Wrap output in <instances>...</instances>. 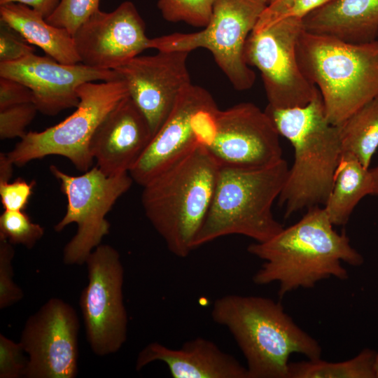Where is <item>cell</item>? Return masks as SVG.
<instances>
[{"mask_svg": "<svg viewBox=\"0 0 378 378\" xmlns=\"http://www.w3.org/2000/svg\"><path fill=\"white\" fill-rule=\"evenodd\" d=\"M79 103L76 111L58 124L41 132H29L7 153L14 164L21 167L48 155L66 158L85 172L94 160L92 139L108 113L128 97L125 80L118 78L89 82L78 88Z\"/></svg>", "mask_w": 378, "mask_h": 378, "instance_id": "7", "label": "cell"}, {"mask_svg": "<svg viewBox=\"0 0 378 378\" xmlns=\"http://www.w3.org/2000/svg\"><path fill=\"white\" fill-rule=\"evenodd\" d=\"M100 0H61L46 20L52 25L66 29L72 35L94 13Z\"/></svg>", "mask_w": 378, "mask_h": 378, "instance_id": "27", "label": "cell"}, {"mask_svg": "<svg viewBox=\"0 0 378 378\" xmlns=\"http://www.w3.org/2000/svg\"><path fill=\"white\" fill-rule=\"evenodd\" d=\"M80 62L115 69L148 49L146 25L136 6L125 1L111 12L100 9L73 34Z\"/></svg>", "mask_w": 378, "mask_h": 378, "instance_id": "17", "label": "cell"}, {"mask_svg": "<svg viewBox=\"0 0 378 378\" xmlns=\"http://www.w3.org/2000/svg\"><path fill=\"white\" fill-rule=\"evenodd\" d=\"M13 162L7 153H0V183L9 182L13 171Z\"/></svg>", "mask_w": 378, "mask_h": 378, "instance_id": "37", "label": "cell"}, {"mask_svg": "<svg viewBox=\"0 0 378 378\" xmlns=\"http://www.w3.org/2000/svg\"><path fill=\"white\" fill-rule=\"evenodd\" d=\"M7 239L0 237V309H4L24 297L21 288L13 281L12 260L15 250Z\"/></svg>", "mask_w": 378, "mask_h": 378, "instance_id": "28", "label": "cell"}, {"mask_svg": "<svg viewBox=\"0 0 378 378\" xmlns=\"http://www.w3.org/2000/svg\"><path fill=\"white\" fill-rule=\"evenodd\" d=\"M153 138L150 125L130 95L120 102L97 129L90 150L106 176L129 173Z\"/></svg>", "mask_w": 378, "mask_h": 378, "instance_id": "18", "label": "cell"}, {"mask_svg": "<svg viewBox=\"0 0 378 378\" xmlns=\"http://www.w3.org/2000/svg\"><path fill=\"white\" fill-rule=\"evenodd\" d=\"M267 6L265 0H215L204 29L150 38L148 48L189 52L207 49L234 89L248 90L255 83V74L245 61V43Z\"/></svg>", "mask_w": 378, "mask_h": 378, "instance_id": "8", "label": "cell"}, {"mask_svg": "<svg viewBox=\"0 0 378 378\" xmlns=\"http://www.w3.org/2000/svg\"><path fill=\"white\" fill-rule=\"evenodd\" d=\"M44 232V227L34 223L23 211L4 210L0 216V237L12 244L31 248Z\"/></svg>", "mask_w": 378, "mask_h": 378, "instance_id": "26", "label": "cell"}, {"mask_svg": "<svg viewBox=\"0 0 378 378\" xmlns=\"http://www.w3.org/2000/svg\"><path fill=\"white\" fill-rule=\"evenodd\" d=\"M79 326L74 307L57 298L49 299L30 316L20 340L28 356L24 377H76Z\"/></svg>", "mask_w": 378, "mask_h": 378, "instance_id": "13", "label": "cell"}, {"mask_svg": "<svg viewBox=\"0 0 378 378\" xmlns=\"http://www.w3.org/2000/svg\"><path fill=\"white\" fill-rule=\"evenodd\" d=\"M265 111L294 148L293 164L278 197L285 218L325 205L342 147L338 126L327 119L320 92L305 106L274 108L267 105Z\"/></svg>", "mask_w": 378, "mask_h": 378, "instance_id": "3", "label": "cell"}, {"mask_svg": "<svg viewBox=\"0 0 378 378\" xmlns=\"http://www.w3.org/2000/svg\"><path fill=\"white\" fill-rule=\"evenodd\" d=\"M302 18H284L258 31H252L244 47L248 66L261 74L268 106L288 108L309 104L318 90L302 73L296 56Z\"/></svg>", "mask_w": 378, "mask_h": 378, "instance_id": "10", "label": "cell"}, {"mask_svg": "<svg viewBox=\"0 0 378 378\" xmlns=\"http://www.w3.org/2000/svg\"><path fill=\"white\" fill-rule=\"evenodd\" d=\"M265 1L267 2V5H268V4H269L270 2H272L273 0H265Z\"/></svg>", "mask_w": 378, "mask_h": 378, "instance_id": "40", "label": "cell"}, {"mask_svg": "<svg viewBox=\"0 0 378 378\" xmlns=\"http://www.w3.org/2000/svg\"><path fill=\"white\" fill-rule=\"evenodd\" d=\"M211 314L235 340L246 361L248 378H289L293 354L321 358L319 342L271 298L226 295L215 300Z\"/></svg>", "mask_w": 378, "mask_h": 378, "instance_id": "2", "label": "cell"}, {"mask_svg": "<svg viewBox=\"0 0 378 378\" xmlns=\"http://www.w3.org/2000/svg\"><path fill=\"white\" fill-rule=\"evenodd\" d=\"M372 194L370 168L365 167L353 155L342 153L330 193L323 206L332 225H346L358 202Z\"/></svg>", "mask_w": 378, "mask_h": 378, "instance_id": "22", "label": "cell"}, {"mask_svg": "<svg viewBox=\"0 0 378 378\" xmlns=\"http://www.w3.org/2000/svg\"><path fill=\"white\" fill-rule=\"evenodd\" d=\"M217 106L204 88L190 84L129 172L143 186L195 147L206 146L212 136Z\"/></svg>", "mask_w": 378, "mask_h": 378, "instance_id": "12", "label": "cell"}, {"mask_svg": "<svg viewBox=\"0 0 378 378\" xmlns=\"http://www.w3.org/2000/svg\"><path fill=\"white\" fill-rule=\"evenodd\" d=\"M154 361L164 363L173 378H248L246 368L234 356L201 337L178 349L157 342L149 343L139 353L136 370Z\"/></svg>", "mask_w": 378, "mask_h": 378, "instance_id": "19", "label": "cell"}, {"mask_svg": "<svg viewBox=\"0 0 378 378\" xmlns=\"http://www.w3.org/2000/svg\"><path fill=\"white\" fill-rule=\"evenodd\" d=\"M38 109L33 102L23 103L0 109V138L22 139L25 128L34 118Z\"/></svg>", "mask_w": 378, "mask_h": 378, "instance_id": "29", "label": "cell"}, {"mask_svg": "<svg viewBox=\"0 0 378 378\" xmlns=\"http://www.w3.org/2000/svg\"><path fill=\"white\" fill-rule=\"evenodd\" d=\"M85 263L88 283L82 290L79 305L86 338L94 354H115L127 340L128 325L120 254L110 245L99 244Z\"/></svg>", "mask_w": 378, "mask_h": 378, "instance_id": "11", "label": "cell"}, {"mask_svg": "<svg viewBox=\"0 0 378 378\" xmlns=\"http://www.w3.org/2000/svg\"><path fill=\"white\" fill-rule=\"evenodd\" d=\"M27 102H33L28 87L15 80L0 77V109Z\"/></svg>", "mask_w": 378, "mask_h": 378, "instance_id": "33", "label": "cell"}, {"mask_svg": "<svg viewBox=\"0 0 378 378\" xmlns=\"http://www.w3.org/2000/svg\"><path fill=\"white\" fill-rule=\"evenodd\" d=\"M306 31L354 43L378 36V0H332L302 18Z\"/></svg>", "mask_w": 378, "mask_h": 378, "instance_id": "20", "label": "cell"}, {"mask_svg": "<svg viewBox=\"0 0 378 378\" xmlns=\"http://www.w3.org/2000/svg\"><path fill=\"white\" fill-rule=\"evenodd\" d=\"M296 56L302 73L320 92L331 124L340 125L378 97L377 39L354 43L303 29Z\"/></svg>", "mask_w": 378, "mask_h": 378, "instance_id": "5", "label": "cell"}, {"mask_svg": "<svg viewBox=\"0 0 378 378\" xmlns=\"http://www.w3.org/2000/svg\"><path fill=\"white\" fill-rule=\"evenodd\" d=\"M35 182L18 178L10 183H0V198L4 210L24 211L32 195Z\"/></svg>", "mask_w": 378, "mask_h": 378, "instance_id": "32", "label": "cell"}, {"mask_svg": "<svg viewBox=\"0 0 378 378\" xmlns=\"http://www.w3.org/2000/svg\"><path fill=\"white\" fill-rule=\"evenodd\" d=\"M374 372L375 378H378V352L375 354L374 362Z\"/></svg>", "mask_w": 378, "mask_h": 378, "instance_id": "39", "label": "cell"}, {"mask_svg": "<svg viewBox=\"0 0 378 378\" xmlns=\"http://www.w3.org/2000/svg\"><path fill=\"white\" fill-rule=\"evenodd\" d=\"M61 0H0V5L19 3L31 7L46 19L56 9Z\"/></svg>", "mask_w": 378, "mask_h": 378, "instance_id": "36", "label": "cell"}, {"mask_svg": "<svg viewBox=\"0 0 378 378\" xmlns=\"http://www.w3.org/2000/svg\"><path fill=\"white\" fill-rule=\"evenodd\" d=\"M21 344L0 334V378L24 377L28 364Z\"/></svg>", "mask_w": 378, "mask_h": 378, "instance_id": "30", "label": "cell"}, {"mask_svg": "<svg viewBox=\"0 0 378 378\" xmlns=\"http://www.w3.org/2000/svg\"><path fill=\"white\" fill-rule=\"evenodd\" d=\"M294 0H273L260 15L253 31H258L277 22Z\"/></svg>", "mask_w": 378, "mask_h": 378, "instance_id": "34", "label": "cell"}, {"mask_svg": "<svg viewBox=\"0 0 378 378\" xmlns=\"http://www.w3.org/2000/svg\"><path fill=\"white\" fill-rule=\"evenodd\" d=\"M331 1L332 0H294L282 14L279 21L290 17L303 18L311 11Z\"/></svg>", "mask_w": 378, "mask_h": 378, "instance_id": "35", "label": "cell"}, {"mask_svg": "<svg viewBox=\"0 0 378 378\" xmlns=\"http://www.w3.org/2000/svg\"><path fill=\"white\" fill-rule=\"evenodd\" d=\"M189 53L171 50L138 55L114 69L125 80L130 97L146 118L153 136L181 92L192 84L187 67Z\"/></svg>", "mask_w": 378, "mask_h": 378, "instance_id": "15", "label": "cell"}, {"mask_svg": "<svg viewBox=\"0 0 378 378\" xmlns=\"http://www.w3.org/2000/svg\"><path fill=\"white\" fill-rule=\"evenodd\" d=\"M372 179V194L378 195V165L370 169Z\"/></svg>", "mask_w": 378, "mask_h": 378, "instance_id": "38", "label": "cell"}, {"mask_svg": "<svg viewBox=\"0 0 378 378\" xmlns=\"http://www.w3.org/2000/svg\"><path fill=\"white\" fill-rule=\"evenodd\" d=\"M34 51L18 31L0 20V62L17 61Z\"/></svg>", "mask_w": 378, "mask_h": 378, "instance_id": "31", "label": "cell"}, {"mask_svg": "<svg viewBox=\"0 0 378 378\" xmlns=\"http://www.w3.org/2000/svg\"><path fill=\"white\" fill-rule=\"evenodd\" d=\"M333 226L323 207L313 206L270 239L251 244L248 253L264 261L253 275V282H277L278 294L283 298L331 276L346 280L349 274L342 262L359 266L364 258L351 245L346 234L337 232Z\"/></svg>", "mask_w": 378, "mask_h": 378, "instance_id": "1", "label": "cell"}, {"mask_svg": "<svg viewBox=\"0 0 378 378\" xmlns=\"http://www.w3.org/2000/svg\"><path fill=\"white\" fill-rule=\"evenodd\" d=\"M279 136L265 110L242 102L218 110L204 146L219 167L262 168L284 159Z\"/></svg>", "mask_w": 378, "mask_h": 378, "instance_id": "14", "label": "cell"}, {"mask_svg": "<svg viewBox=\"0 0 378 378\" xmlns=\"http://www.w3.org/2000/svg\"><path fill=\"white\" fill-rule=\"evenodd\" d=\"M338 126L342 153L356 157L366 168L378 148V97L368 102Z\"/></svg>", "mask_w": 378, "mask_h": 378, "instance_id": "23", "label": "cell"}, {"mask_svg": "<svg viewBox=\"0 0 378 378\" xmlns=\"http://www.w3.org/2000/svg\"><path fill=\"white\" fill-rule=\"evenodd\" d=\"M0 20L57 62L67 64L80 62L73 35L64 28L48 23L31 7L19 3L0 5Z\"/></svg>", "mask_w": 378, "mask_h": 378, "instance_id": "21", "label": "cell"}, {"mask_svg": "<svg viewBox=\"0 0 378 378\" xmlns=\"http://www.w3.org/2000/svg\"><path fill=\"white\" fill-rule=\"evenodd\" d=\"M0 77L28 87L38 111L54 116L78 106V88L82 84L111 80L120 76L115 70L91 67L81 62L63 64L50 56L32 53L17 61L0 62Z\"/></svg>", "mask_w": 378, "mask_h": 378, "instance_id": "16", "label": "cell"}, {"mask_svg": "<svg viewBox=\"0 0 378 378\" xmlns=\"http://www.w3.org/2000/svg\"><path fill=\"white\" fill-rule=\"evenodd\" d=\"M289 168L282 159L262 168L219 167L214 192L195 248L220 237L239 234L266 241L283 228L272 214Z\"/></svg>", "mask_w": 378, "mask_h": 378, "instance_id": "6", "label": "cell"}, {"mask_svg": "<svg viewBox=\"0 0 378 378\" xmlns=\"http://www.w3.org/2000/svg\"><path fill=\"white\" fill-rule=\"evenodd\" d=\"M214 1L159 0L158 8L168 22H184L193 27H205L209 22Z\"/></svg>", "mask_w": 378, "mask_h": 378, "instance_id": "25", "label": "cell"}, {"mask_svg": "<svg viewBox=\"0 0 378 378\" xmlns=\"http://www.w3.org/2000/svg\"><path fill=\"white\" fill-rule=\"evenodd\" d=\"M375 352L365 349L355 357L342 362L320 358L289 363V378H375Z\"/></svg>", "mask_w": 378, "mask_h": 378, "instance_id": "24", "label": "cell"}, {"mask_svg": "<svg viewBox=\"0 0 378 378\" xmlns=\"http://www.w3.org/2000/svg\"><path fill=\"white\" fill-rule=\"evenodd\" d=\"M218 169L206 148L200 145L142 186L144 213L177 257L186 258L195 249Z\"/></svg>", "mask_w": 378, "mask_h": 378, "instance_id": "4", "label": "cell"}, {"mask_svg": "<svg viewBox=\"0 0 378 378\" xmlns=\"http://www.w3.org/2000/svg\"><path fill=\"white\" fill-rule=\"evenodd\" d=\"M50 172L59 181L67 198L66 214L55 225V230L61 232L71 223L78 227L64 248L63 262L67 265H83L109 234L106 216L134 181L129 173L106 176L97 166L79 176L67 174L54 164L50 166Z\"/></svg>", "mask_w": 378, "mask_h": 378, "instance_id": "9", "label": "cell"}]
</instances>
